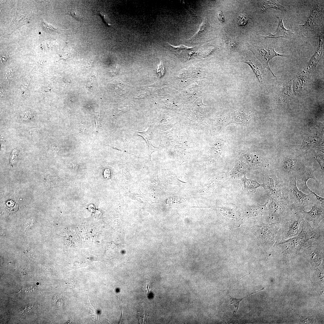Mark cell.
<instances>
[{"label":"cell","instance_id":"cell-1","mask_svg":"<svg viewBox=\"0 0 324 324\" xmlns=\"http://www.w3.org/2000/svg\"><path fill=\"white\" fill-rule=\"evenodd\" d=\"M283 195V199L295 211L302 212L305 206L314 205L318 200L312 193L306 194L299 190L296 178L284 184Z\"/></svg>","mask_w":324,"mask_h":324},{"label":"cell","instance_id":"cell-2","mask_svg":"<svg viewBox=\"0 0 324 324\" xmlns=\"http://www.w3.org/2000/svg\"><path fill=\"white\" fill-rule=\"evenodd\" d=\"M263 188L267 195L277 200L283 199V188L285 183L275 169L268 168L263 171Z\"/></svg>","mask_w":324,"mask_h":324},{"label":"cell","instance_id":"cell-3","mask_svg":"<svg viewBox=\"0 0 324 324\" xmlns=\"http://www.w3.org/2000/svg\"><path fill=\"white\" fill-rule=\"evenodd\" d=\"M268 203V215L267 221L269 223H274L280 226L291 216L293 210L283 200H277L271 198Z\"/></svg>","mask_w":324,"mask_h":324},{"label":"cell","instance_id":"cell-4","mask_svg":"<svg viewBox=\"0 0 324 324\" xmlns=\"http://www.w3.org/2000/svg\"><path fill=\"white\" fill-rule=\"evenodd\" d=\"M301 159L299 156L288 155L280 160L279 167L275 169L285 183L296 178L300 173Z\"/></svg>","mask_w":324,"mask_h":324},{"label":"cell","instance_id":"cell-5","mask_svg":"<svg viewBox=\"0 0 324 324\" xmlns=\"http://www.w3.org/2000/svg\"><path fill=\"white\" fill-rule=\"evenodd\" d=\"M323 18V5L316 4L313 8L305 22L298 25V30L302 37L310 36L318 32Z\"/></svg>","mask_w":324,"mask_h":324},{"label":"cell","instance_id":"cell-6","mask_svg":"<svg viewBox=\"0 0 324 324\" xmlns=\"http://www.w3.org/2000/svg\"><path fill=\"white\" fill-rule=\"evenodd\" d=\"M301 236L299 234L288 239L277 241L273 247V250L287 260L290 257L298 254L304 248V243L301 241Z\"/></svg>","mask_w":324,"mask_h":324},{"label":"cell","instance_id":"cell-7","mask_svg":"<svg viewBox=\"0 0 324 324\" xmlns=\"http://www.w3.org/2000/svg\"><path fill=\"white\" fill-rule=\"evenodd\" d=\"M280 227L274 223H263L254 226V232L266 250L273 248Z\"/></svg>","mask_w":324,"mask_h":324},{"label":"cell","instance_id":"cell-8","mask_svg":"<svg viewBox=\"0 0 324 324\" xmlns=\"http://www.w3.org/2000/svg\"><path fill=\"white\" fill-rule=\"evenodd\" d=\"M302 212L293 210L290 218L280 226L276 241L286 240L298 234L299 226L303 218Z\"/></svg>","mask_w":324,"mask_h":324},{"label":"cell","instance_id":"cell-9","mask_svg":"<svg viewBox=\"0 0 324 324\" xmlns=\"http://www.w3.org/2000/svg\"><path fill=\"white\" fill-rule=\"evenodd\" d=\"M302 230L299 233L304 243V248L312 245L313 243L324 242V227L319 226L312 228L310 223L303 218L301 222Z\"/></svg>","mask_w":324,"mask_h":324},{"label":"cell","instance_id":"cell-10","mask_svg":"<svg viewBox=\"0 0 324 324\" xmlns=\"http://www.w3.org/2000/svg\"><path fill=\"white\" fill-rule=\"evenodd\" d=\"M249 48L256 58L262 64L263 69L265 68L268 69L274 76H276L268 64L270 60L275 56L286 57L289 56L286 54H281L276 52L274 50V47L271 46L253 45L250 46Z\"/></svg>","mask_w":324,"mask_h":324},{"label":"cell","instance_id":"cell-11","mask_svg":"<svg viewBox=\"0 0 324 324\" xmlns=\"http://www.w3.org/2000/svg\"><path fill=\"white\" fill-rule=\"evenodd\" d=\"M324 242L317 243L316 245H312L305 248L303 253L309 259L312 266H318L321 264L324 256Z\"/></svg>","mask_w":324,"mask_h":324},{"label":"cell","instance_id":"cell-12","mask_svg":"<svg viewBox=\"0 0 324 324\" xmlns=\"http://www.w3.org/2000/svg\"><path fill=\"white\" fill-rule=\"evenodd\" d=\"M239 155L242 161L248 167L250 166L254 169H263V170L269 168L268 162L261 157L245 152H240Z\"/></svg>","mask_w":324,"mask_h":324},{"label":"cell","instance_id":"cell-13","mask_svg":"<svg viewBox=\"0 0 324 324\" xmlns=\"http://www.w3.org/2000/svg\"><path fill=\"white\" fill-rule=\"evenodd\" d=\"M303 218L308 222H312L314 227H317L319 224L324 218V209L318 200L314 204L309 212L304 210L302 212Z\"/></svg>","mask_w":324,"mask_h":324},{"label":"cell","instance_id":"cell-14","mask_svg":"<svg viewBox=\"0 0 324 324\" xmlns=\"http://www.w3.org/2000/svg\"><path fill=\"white\" fill-rule=\"evenodd\" d=\"M310 178L314 179L318 183L314 175V171L312 169L311 163L307 166L304 172L300 173L296 178L297 185L299 190L306 194H312L314 191L308 187L307 184L308 181Z\"/></svg>","mask_w":324,"mask_h":324},{"label":"cell","instance_id":"cell-15","mask_svg":"<svg viewBox=\"0 0 324 324\" xmlns=\"http://www.w3.org/2000/svg\"><path fill=\"white\" fill-rule=\"evenodd\" d=\"M229 179L230 178L229 172L219 173L213 176L204 185L200 193L203 195L209 194L212 192L218 186Z\"/></svg>","mask_w":324,"mask_h":324},{"label":"cell","instance_id":"cell-16","mask_svg":"<svg viewBox=\"0 0 324 324\" xmlns=\"http://www.w3.org/2000/svg\"><path fill=\"white\" fill-rule=\"evenodd\" d=\"M268 203L269 200H267L263 205L258 204L248 206L241 211L240 214L246 217H262L265 216L268 214Z\"/></svg>","mask_w":324,"mask_h":324},{"label":"cell","instance_id":"cell-17","mask_svg":"<svg viewBox=\"0 0 324 324\" xmlns=\"http://www.w3.org/2000/svg\"><path fill=\"white\" fill-rule=\"evenodd\" d=\"M275 16L279 21L278 28L276 32L274 34L269 32L268 35L267 36H261L263 38L260 41L268 38H281L289 39H294L295 35L294 33L291 30L286 29L284 26L283 22L284 17L280 18L277 16L276 15Z\"/></svg>","mask_w":324,"mask_h":324},{"label":"cell","instance_id":"cell-18","mask_svg":"<svg viewBox=\"0 0 324 324\" xmlns=\"http://www.w3.org/2000/svg\"><path fill=\"white\" fill-rule=\"evenodd\" d=\"M248 168L243 161L236 160L233 169L229 172L230 179H240L243 177L248 172Z\"/></svg>","mask_w":324,"mask_h":324},{"label":"cell","instance_id":"cell-19","mask_svg":"<svg viewBox=\"0 0 324 324\" xmlns=\"http://www.w3.org/2000/svg\"><path fill=\"white\" fill-rule=\"evenodd\" d=\"M243 62L250 66L260 84L263 86L262 75L264 69L262 64L254 57L246 60Z\"/></svg>","mask_w":324,"mask_h":324},{"label":"cell","instance_id":"cell-20","mask_svg":"<svg viewBox=\"0 0 324 324\" xmlns=\"http://www.w3.org/2000/svg\"><path fill=\"white\" fill-rule=\"evenodd\" d=\"M243 189L251 193H256L257 189L260 187H263V184H260L256 180L247 178L246 176L242 178Z\"/></svg>","mask_w":324,"mask_h":324},{"label":"cell","instance_id":"cell-21","mask_svg":"<svg viewBox=\"0 0 324 324\" xmlns=\"http://www.w3.org/2000/svg\"><path fill=\"white\" fill-rule=\"evenodd\" d=\"M30 17V15L26 11L22 10L18 12L15 14L13 20V27H14L16 29L26 24Z\"/></svg>","mask_w":324,"mask_h":324},{"label":"cell","instance_id":"cell-22","mask_svg":"<svg viewBox=\"0 0 324 324\" xmlns=\"http://www.w3.org/2000/svg\"><path fill=\"white\" fill-rule=\"evenodd\" d=\"M136 135H138L143 137L146 141L148 146V151L149 154L153 152L157 151L160 149V147H154L152 144V133L148 129L144 131H135Z\"/></svg>","mask_w":324,"mask_h":324},{"label":"cell","instance_id":"cell-23","mask_svg":"<svg viewBox=\"0 0 324 324\" xmlns=\"http://www.w3.org/2000/svg\"><path fill=\"white\" fill-rule=\"evenodd\" d=\"M261 10L265 11L270 8H274L281 12L286 11L285 8L277 0H262L261 1Z\"/></svg>","mask_w":324,"mask_h":324},{"label":"cell","instance_id":"cell-24","mask_svg":"<svg viewBox=\"0 0 324 324\" xmlns=\"http://www.w3.org/2000/svg\"><path fill=\"white\" fill-rule=\"evenodd\" d=\"M207 22L205 21H203L200 26L197 32L187 40L194 43H197V42H199L203 38V34H204V32L207 29Z\"/></svg>","mask_w":324,"mask_h":324},{"label":"cell","instance_id":"cell-25","mask_svg":"<svg viewBox=\"0 0 324 324\" xmlns=\"http://www.w3.org/2000/svg\"><path fill=\"white\" fill-rule=\"evenodd\" d=\"M138 317L140 320V322H148L149 316L147 314L146 311L145 310L144 307H141L140 308L139 311H138Z\"/></svg>","mask_w":324,"mask_h":324},{"label":"cell","instance_id":"cell-26","mask_svg":"<svg viewBox=\"0 0 324 324\" xmlns=\"http://www.w3.org/2000/svg\"><path fill=\"white\" fill-rule=\"evenodd\" d=\"M264 289V288H263L262 289H261V290H259V291H256V292H254V293H251V294H250V295H249L248 296H247V297H245V298H238V299H236V298H230V299L232 301V302L230 303V304H233V308H235L236 309V312H237L238 310V307H239V306L240 302L241 301H242V300L244 298H248V296H250L251 295H252V294H253L254 293H256V292H259V291H261V290H263Z\"/></svg>","mask_w":324,"mask_h":324},{"label":"cell","instance_id":"cell-27","mask_svg":"<svg viewBox=\"0 0 324 324\" xmlns=\"http://www.w3.org/2000/svg\"><path fill=\"white\" fill-rule=\"evenodd\" d=\"M314 158L320 165L322 172L324 174V155L315 153L314 154Z\"/></svg>","mask_w":324,"mask_h":324},{"label":"cell","instance_id":"cell-28","mask_svg":"<svg viewBox=\"0 0 324 324\" xmlns=\"http://www.w3.org/2000/svg\"><path fill=\"white\" fill-rule=\"evenodd\" d=\"M70 14L76 20L78 21L82 20V15L78 10L75 8L73 9L70 11Z\"/></svg>","mask_w":324,"mask_h":324},{"label":"cell","instance_id":"cell-29","mask_svg":"<svg viewBox=\"0 0 324 324\" xmlns=\"http://www.w3.org/2000/svg\"><path fill=\"white\" fill-rule=\"evenodd\" d=\"M53 302L54 304L58 308H62L63 302L62 297L59 295H56L53 297Z\"/></svg>","mask_w":324,"mask_h":324},{"label":"cell","instance_id":"cell-30","mask_svg":"<svg viewBox=\"0 0 324 324\" xmlns=\"http://www.w3.org/2000/svg\"><path fill=\"white\" fill-rule=\"evenodd\" d=\"M239 19L238 21V24L239 25H244L247 22V19L245 16L243 14H241L239 16Z\"/></svg>","mask_w":324,"mask_h":324},{"label":"cell","instance_id":"cell-31","mask_svg":"<svg viewBox=\"0 0 324 324\" xmlns=\"http://www.w3.org/2000/svg\"><path fill=\"white\" fill-rule=\"evenodd\" d=\"M157 72L159 75L160 73H161L160 76L162 75L164 73V69L163 65V64L161 62H160V64L158 66Z\"/></svg>","mask_w":324,"mask_h":324},{"label":"cell","instance_id":"cell-32","mask_svg":"<svg viewBox=\"0 0 324 324\" xmlns=\"http://www.w3.org/2000/svg\"><path fill=\"white\" fill-rule=\"evenodd\" d=\"M17 153H16V151L15 152L12 153L11 155H10V161L11 163L14 162L16 159L17 157Z\"/></svg>","mask_w":324,"mask_h":324},{"label":"cell","instance_id":"cell-33","mask_svg":"<svg viewBox=\"0 0 324 324\" xmlns=\"http://www.w3.org/2000/svg\"><path fill=\"white\" fill-rule=\"evenodd\" d=\"M218 20L222 22H224V19L223 14L220 11L218 12Z\"/></svg>","mask_w":324,"mask_h":324},{"label":"cell","instance_id":"cell-34","mask_svg":"<svg viewBox=\"0 0 324 324\" xmlns=\"http://www.w3.org/2000/svg\"><path fill=\"white\" fill-rule=\"evenodd\" d=\"M9 56V55L8 54H5L1 57V62L2 63L6 62Z\"/></svg>","mask_w":324,"mask_h":324},{"label":"cell","instance_id":"cell-35","mask_svg":"<svg viewBox=\"0 0 324 324\" xmlns=\"http://www.w3.org/2000/svg\"><path fill=\"white\" fill-rule=\"evenodd\" d=\"M104 176L106 178H109L110 176V172L109 170H106L104 172Z\"/></svg>","mask_w":324,"mask_h":324},{"label":"cell","instance_id":"cell-36","mask_svg":"<svg viewBox=\"0 0 324 324\" xmlns=\"http://www.w3.org/2000/svg\"><path fill=\"white\" fill-rule=\"evenodd\" d=\"M46 61L45 60H42V59L40 60V59L38 61V65H39L40 66L42 67L44 66V64L45 62H46Z\"/></svg>","mask_w":324,"mask_h":324},{"label":"cell","instance_id":"cell-37","mask_svg":"<svg viewBox=\"0 0 324 324\" xmlns=\"http://www.w3.org/2000/svg\"><path fill=\"white\" fill-rule=\"evenodd\" d=\"M12 72V71L10 70L6 73L5 76V79H8L9 77L11 75V74Z\"/></svg>","mask_w":324,"mask_h":324},{"label":"cell","instance_id":"cell-38","mask_svg":"<svg viewBox=\"0 0 324 324\" xmlns=\"http://www.w3.org/2000/svg\"><path fill=\"white\" fill-rule=\"evenodd\" d=\"M106 146H109V147H110L111 148H113V149H116V150H119V151L121 150L120 149H119V148H118L117 147H115V146H112V145H106Z\"/></svg>","mask_w":324,"mask_h":324}]
</instances>
